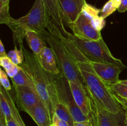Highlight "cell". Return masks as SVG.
Here are the masks:
<instances>
[{"label": "cell", "mask_w": 127, "mask_h": 126, "mask_svg": "<svg viewBox=\"0 0 127 126\" xmlns=\"http://www.w3.org/2000/svg\"><path fill=\"white\" fill-rule=\"evenodd\" d=\"M7 56L13 62V63L19 65L22 64L24 60L23 51L22 49H18L17 46H15L14 50L10 51L7 53Z\"/></svg>", "instance_id": "cell-25"}, {"label": "cell", "mask_w": 127, "mask_h": 126, "mask_svg": "<svg viewBox=\"0 0 127 126\" xmlns=\"http://www.w3.org/2000/svg\"><path fill=\"white\" fill-rule=\"evenodd\" d=\"M0 91H1L3 93L4 96H6V98H7L10 107H11V109L12 114V116H13L14 119L15 120V121H16V123L17 124L18 126H26L25 123L24 122L23 120H22V117L20 116L19 112L18 109H17V108L16 107L14 101V100L12 99V96H11V95H10V94L9 93L8 91L6 90L1 85V86H0Z\"/></svg>", "instance_id": "cell-19"}, {"label": "cell", "mask_w": 127, "mask_h": 126, "mask_svg": "<svg viewBox=\"0 0 127 126\" xmlns=\"http://www.w3.org/2000/svg\"><path fill=\"white\" fill-rule=\"evenodd\" d=\"M0 65L11 79L17 74L20 67L19 65L13 63L8 56L0 58Z\"/></svg>", "instance_id": "cell-20"}, {"label": "cell", "mask_w": 127, "mask_h": 126, "mask_svg": "<svg viewBox=\"0 0 127 126\" xmlns=\"http://www.w3.org/2000/svg\"><path fill=\"white\" fill-rule=\"evenodd\" d=\"M4 56H7V54L6 53L4 46L2 42L0 41V58Z\"/></svg>", "instance_id": "cell-30"}, {"label": "cell", "mask_w": 127, "mask_h": 126, "mask_svg": "<svg viewBox=\"0 0 127 126\" xmlns=\"http://www.w3.org/2000/svg\"><path fill=\"white\" fill-rule=\"evenodd\" d=\"M99 12L100 10L86 2L77 19L67 25L73 34L79 38L98 40L102 38L101 30L105 26V19L100 17Z\"/></svg>", "instance_id": "cell-5"}, {"label": "cell", "mask_w": 127, "mask_h": 126, "mask_svg": "<svg viewBox=\"0 0 127 126\" xmlns=\"http://www.w3.org/2000/svg\"><path fill=\"white\" fill-rule=\"evenodd\" d=\"M47 14L53 23L61 30L65 29L63 24V16L58 0H42Z\"/></svg>", "instance_id": "cell-15"}, {"label": "cell", "mask_w": 127, "mask_h": 126, "mask_svg": "<svg viewBox=\"0 0 127 126\" xmlns=\"http://www.w3.org/2000/svg\"><path fill=\"white\" fill-rule=\"evenodd\" d=\"M63 12V21L68 25L74 22L81 12L86 2V0H58Z\"/></svg>", "instance_id": "cell-11"}, {"label": "cell", "mask_w": 127, "mask_h": 126, "mask_svg": "<svg viewBox=\"0 0 127 126\" xmlns=\"http://www.w3.org/2000/svg\"><path fill=\"white\" fill-rule=\"evenodd\" d=\"M50 17L42 0H35L28 13L19 19L12 17L7 21V25L12 32L15 46L23 48V40L26 33L30 31L41 33L47 28Z\"/></svg>", "instance_id": "cell-3"}, {"label": "cell", "mask_w": 127, "mask_h": 126, "mask_svg": "<svg viewBox=\"0 0 127 126\" xmlns=\"http://www.w3.org/2000/svg\"><path fill=\"white\" fill-rule=\"evenodd\" d=\"M38 126H51L52 118L49 111L42 100L27 111Z\"/></svg>", "instance_id": "cell-14"}, {"label": "cell", "mask_w": 127, "mask_h": 126, "mask_svg": "<svg viewBox=\"0 0 127 126\" xmlns=\"http://www.w3.org/2000/svg\"><path fill=\"white\" fill-rule=\"evenodd\" d=\"M74 126H86V122H74Z\"/></svg>", "instance_id": "cell-32"}, {"label": "cell", "mask_w": 127, "mask_h": 126, "mask_svg": "<svg viewBox=\"0 0 127 126\" xmlns=\"http://www.w3.org/2000/svg\"><path fill=\"white\" fill-rule=\"evenodd\" d=\"M0 111L4 115L6 121L13 118L8 101L1 91H0Z\"/></svg>", "instance_id": "cell-22"}, {"label": "cell", "mask_w": 127, "mask_h": 126, "mask_svg": "<svg viewBox=\"0 0 127 126\" xmlns=\"http://www.w3.org/2000/svg\"><path fill=\"white\" fill-rule=\"evenodd\" d=\"M12 85L16 93V103L22 111L26 112L41 100L34 89L15 84H12Z\"/></svg>", "instance_id": "cell-9"}, {"label": "cell", "mask_w": 127, "mask_h": 126, "mask_svg": "<svg viewBox=\"0 0 127 126\" xmlns=\"http://www.w3.org/2000/svg\"><path fill=\"white\" fill-rule=\"evenodd\" d=\"M47 28L62 40L76 60L79 72L92 100L102 108L114 113H120L121 105L110 90L109 85L103 81L93 69L91 61L62 32L50 19Z\"/></svg>", "instance_id": "cell-1"}, {"label": "cell", "mask_w": 127, "mask_h": 126, "mask_svg": "<svg viewBox=\"0 0 127 126\" xmlns=\"http://www.w3.org/2000/svg\"><path fill=\"white\" fill-rule=\"evenodd\" d=\"M26 40L32 53L37 55L45 47L47 46V42L43 39L40 33L30 31L26 33Z\"/></svg>", "instance_id": "cell-16"}, {"label": "cell", "mask_w": 127, "mask_h": 126, "mask_svg": "<svg viewBox=\"0 0 127 126\" xmlns=\"http://www.w3.org/2000/svg\"><path fill=\"white\" fill-rule=\"evenodd\" d=\"M10 0H0V23L5 24L11 17L9 14Z\"/></svg>", "instance_id": "cell-23"}, {"label": "cell", "mask_w": 127, "mask_h": 126, "mask_svg": "<svg viewBox=\"0 0 127 126\" xmlns=\"http://www.w3.org/2000/svg\"><path fill=\"white\" fill-rule=\"evenodd\" d=\"M8 75H7L6 72L0 69V81H1V85L6 89V90L9 91L11 89V85L10 84L9 80L7 78Z\"/></svg>", "instance_id": "cell-26"}, {"label": "cell", "mask_w": 127, "mask_h": 126, "mask_svg": "<svg viewBox=\"0 0 127 126\" xmlns=\"http://www.w3.org/2000/svg\"><path fill=\"white\" fill-rule=\"evenodd\" d=\"M35 56L39 64L45 71L53 75H60V72L57 58L50 47H45Z\"/></svg>", "instance_id": "cell-12"}, {"label": "cell", "mask_w": 127, "mask_h": 126, "mask_svg": "<svg viewBox=\"0 0 127 126\" xmlns=\"http://www.w3.org/2000/svg\"><path fill=\"white\" fill-rule=\"evenodd\" d=\"M55 114L60 119L66 122L69 126H74V122L69 109L60 101L57 103L55 106Z\"/></svg>", "instance_id": "cell-18"}, {"label": "cell", "mask_w": 127, "mask_h": 126, "mask_svg": "<svg viewBox=\"0 0 127 126\" xmlns=\"http://www.w3.org/2000/svg\"><path fill=\"white\" fill-rule=\"evenodd\" d=\"M120 3V0H109L100 10L99 15L100 17L105 19L118 9Z\"/></svg>", "instance_id": "cell-21"}, {"label": "cell", "mask_w": 127, "mask_h": 126, "mask_svg": "<svg viewBox=\"0 0 127 126\" xmlns=\"http://www.w3.org/2000/svg\"><path fill=\"white\" fill-rule=\"evenodd\" d=\"M91 63L98 76L108 85L115 84L120 80L119 75L123 70L120 67L109 63L92 61Z\"/></svg>", "instance_id": "cell-10"}, {"label": "cell", "mask_w": 127, "mask_h": 126, "mask_svg": "<svg viewBox=\"0 0 127 126\" xmlns=\"http://www.w3.org/2000/svg\"><path fill=\"white\" fill-rule=\"evenodd\" d=\"M59 75V77L56 79L59 100L68 107L74 122H87L88 116L84 114L77 105L71 90L69 80L65 77Z\"/></svg>", "instance_id": "cell-7"}, {"label": "cell", "mask_w": 127, "mask_h": 126, "mask_svg": "<svg viewBox=\"0 0 127 126\" xmlns=\"http://www.w3.org/2000/svg\"><path fill=\"white\" fill-rule=\"evenodd\" d=\"M117 10L120 12H125L127 11V0H120V5Z\"/></svg>", "instance_id": "cell-28"}, {"label": "cell", "mask_w": 127, "mask_h": 126, "mask_svg": "<svg viewBox=\"0 0 127 126\" xmlns=\"http://www.w3.org/2000/svg\"><path fill=\"white\" fill-rule=\"evenodd\" d=\"M61 31L91 61L109 63L117 65L122 69L126 68L120 59L112 55L102 38L98 40H91L79 38L66 29Z\"/></svg>", "instance_id": "cell-6"}, {"label": "cell", "mask_w": 127, "mask_h": 126, "mask_svg": "<svg viewBox=\"0 0 127 126\" xmlns=\"http://www.w3.org/2000/svg\"><path fill=\"white\" fill-rule=\"evenodd\" d=\"M115 97L116 98L117 100L118 101V102L119 103L120 105L124 107L125 109L127 110V99L122 98H120L119 96H117L115 95Z\"/></svg>", "instance_id": "cell-29"}, {"label": "cell", "mask_w": 127, "mask_h": 126, "mask_svg": "<svg viewBox=\"0 0 127 126\" xmlns=\"http://www.w3.org/2000/svg\"><path fill=\"white\" fill-rule=\"evenodd\" d=\"M124 124L125 126H127V110L125 111L124 114Z\"/></svg>", "instance_id": "cell-33"}, {"label": "cell", "mask_w": 127, "mask_h": 126, "mask_svg": "<svg viewBox=\"0 0 127 126\" xmlns=\"http://www.w3.org/2000/svg\"><path fill=\"white\" fill-rule=\"evenodd\" d=\"M119 83H120V84H123V85H127V80H119V82H118Z\"/></svg>", "instance_id": "cell-34"}, {"label": "cell", "mask_w": 127, "mask_h": 126, "mask_svg": "<svg viewBox=\"0 0 127 126\" xmlns=\"http://www.w3.org/2000/svg\"><path fill=\"white\" fill-rule=\"evenodd\" d=\"M109 88L114 95L122 98L127 99V86L117 82L109 84Z\"/></svg>", "instance_id": "cell-24"}, {"label": "cell", "mask_w": 127, "mask_h": 126, "mask_svg": "<svg viewBox=\"0 0 127 126\" xmlns=\"http://www.w3.org/2000/svg\"><path fill=\"white\" fill-rule=\"evenodd\" d=\"M52 124H54L56 126H69L66 122L60 119L55 114H54L52 118Z\"/></svg>", "instance_id": "cell-27"}, {"label": "cell", "mask_w": 127, "mask_h": 126, "mask_svg": "<svg viewBox=\"0 0 127 126\" xmlns=\"http://www.w3.org/2000/svg\"><path fill=\"white\" fill-rule=\"evenodd\" d=\"M6 126H18L17 124L14 119V118L6 121Z\"/></svg>", "instance_id": "cell-31"}, {"label": "cell", "mask_w": 127, "mask_h": 126, "mask_svg": "<svg viewBox=\"0 0 127 126\" xmlns=\"http://www.w3.org/2000/svg\"><path fill=\"white\" fill-rule=\"evenodd\" d=\"M73 97L84 114L88 116L91 110V98L86 88L73 82L69 81Z\"/></svg>", "instance_id": "cell-13"}, {"label": "cell", "mask_w": 127, "mask_h": 126, "mask_svg": "<svg viewBox=\"0 0 127 126\" xmlns=\"http://www.w3.org/2000/svg\"><path fill=\"white\" fill-rule=\"evenodd\" d=\"M91 110L89 115L95 126H120V113H114L97 105L91 98Z\"/></svg>", "instance_id": "cell-8"}, {"label": "cell", "mask_w": 127, "mask_h": 126, "mask_svg": "<svg viewBox=\"0 0 127 126\" xmlns=\"http://www.w3.org/2000/svg\"><path fill=\"white\" fill-rule=\"evenodd\" d=\"M24 60L21 66L30 75L34 84L35 90L47 107L53 118L55 106L59 102L57 80L53 75L44 70L38 63L35 55L23 47Z\"/></svg>", "instance_id": "cell-2"}, {"label": "cell", "mask_w": 127, "mask_h": 126, "mask_svg": "<svg viewBox=\"0 0 127 126\" xmlns=\"http://www.w3.org/2000/svg\"><path fill=\"white\" fill-rule=\"evenodd\" d=\"M40 34L55 54L60 72V75L65 77L69 81L76 83L86 88L76 60L62 40L53 32L45 30Z\"/></svg>", "instance_id": "cell-4"}, {"label": "cell", "mask_w": 127, "mask_h": 126, "mask_svg": "<svg viewBox=\"0 0 127 126\" xmlns=\"http://www.w3.org/2000/svg\"><path fill=\"white\" fill-rule=\"evenodd\" d=\"M19 66V70L17 74L14 77L11 79L12 82V84H15L17 85H20V86H28V87L34 89L35 90L34 84H33L30 75L21 65Z\"/></svg>", "instance_id": "cell-17"}, {"label": "cell", "mask_w": 127, "mask_h": 126, "mask_svg": "<svg viewBox=\"0 0 127 126\" xmlns=\"http://www.w3.org/2000/svg\"><path fill=\"white\" fill-rule=\"evenodd\" d=\"M55 126V125H54V124H52V126Z\"/></svg>", "instance_id": "cell-35"}]
</instances>
